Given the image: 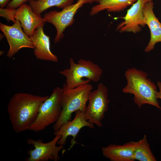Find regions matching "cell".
I'll return each mask as SVG.
<instances>
[{
	"label": "cell",
	"mask_w": 161,
	"mask_h": 161,
	"mask_svg": "<svg viewBox=\"0 0 161 161\" xmlns=\"http://www.w3.org/2000/svg\"><path fill=\"white\" fill-rule=\"evenodd\" d=\"M49 97L19 92L11 97L7 111L15 132L20 133L28 130L37 116L40 105Z\"/></svg>",
	"instance_id": "1"
},
{
	"label": "cell",
	"mask_w": 161,
	"mask_h": 161,
	"mask_svg": "<svg viewBox=\"0 0 161 161\" xmlns=\"http://www.w3.org/2000/svg\"><path fill=\"white\" fill-rule=\"evenodd\" d=\"M125 76L127 84L122 91L133 94L134 102L139 108L148 104L161 109L157 98V86L147 78L148 75L145 72L133 67L127 69Z\"/></svg>",
	"instance_id": "2"
},
{
	"label": "cell",
	"mask_w": 161,
	"mask_h": 161,
	"mask_svg": "<svg viewBox=\"0 0 161 161\" xmlns=\"http://www.w3.org/2000/svg\"><path fill=\"white\" fill-rule=\"evenodd\" d=\"M62 88V111L59 119L53 126L54 132L58 130L63 124L71 120L73 112L77 110L85 112L88 96L93 87L91 84L88 83L69 89L64 83Z\"/></svg>",
	"instance_id": "3"
},
{
	"label": "cell",
	"mask_w": 161,
	"mask_h": 161,
	"mask_svg": "<svg viewBox=\"0 0 161 161\" xmlns=\"http://www.w3.org/2000/svg\"><path fill=\"white\" fill-rule=\"evenodd\" d=\"M70 67L59 72L66 78L65 83L69 89H72L82 85L89 83L91 81H99L103 73L102 69L90 60L80 59L77 63L70 58Z\"/></svg>",
	"instance_id": "4"
},
{
	"label": "cell",
	"mask_w": 161,
	"mask_h": 161,
	"mask_svg": "<svg viewBox=\"0 0 161 161\" xmlns=\"http://www.w3.org/2000/svg\"><path fill=\"white\" fill-rule=\"evenodd\" d=\"M63 89L57 87L50 96L40 105L37 116L28 130L38 132L56 122L62 111L61 100Z\"/></svg>",
	"instance_id": "5"
},
{
	"label": "cell",
	"mask_w": 161,
	"mask_h": 161,
	"mask_svg": "<svg viewBox=\"0 0 161 161\" xmlns=\"http://www.w3.org/2000/svg\"><path fill=\"white\" fill-rule=\"evenodd\" d=\"M96 0H78L77 2L65 8L60 11L52 10L45 13L44 22L52 24L55 27L56 35L55 43L59 42L64 37V32L74 23V17L78 10L85 4L96 2Z\"/></svg>",
	"instance_id": "6"
},
{
	"label": "cell",
	"mask_w": 161,
	"mask_h": 161,
	"mask_svg": "<svg viewBox=\"0 0 161 161\" xmlns=\"http://www.w3.org/2000/svg\"><path fill=\"white\" fill-rule=\"evenodd\" d=\"M108 93L106 86L100 83L97 88L91 91L88 96L89 103L85 112V117L88 121L98 127L102 126V120L108 109L110 103Z\"/></svg>",
	"instance_id": "7"
},
{
	"label": "cell",
	"mask_w": 161,
	"mask_h": 161,
	"mask_svg": "<svg viewBox=\"0 0 161 161\" xmlns=\"http://www.w3.org/2000/svg\"><path fill=\"white\" fill-rule=\"evenodd\" d=\"M0 16L13 22L19 21L23 31L29 37L36 29L45 23L41 15L35 13L28 4H24L16 9L0 8Z\"/></svg>",
	"instance_id": "8"
},
{
	"label": "cell",
	"mask_w": 161,
	"mask_h": 161,
	"mask_svg": "<svg viewBox=\"0 0 161 161\" xmlns=\"http://www.w3.org/2000/svg\"><path fill=\"white\" fill-rule=\"evenodd\" d=\"M61 136L55 135L49 142L44 143L41 139L35 140L32 138L27 140V144L34 147L27 151L29 157L25 159L26 161H48L51 160L58 161L60 158L59 152L64 148V146L56 145Z\"/></svg>",
	"instance_id": "9"
},
{
	"label": "cell",
	"mask_w": 161,
	"mask_h": 161,
	"mask_svg": "<svg viewBox=\"0 0 161 161\" xmlns=\"http://www.w3.org/2000/svg\"><path fill=\"white\" fill-rule=\"evenodd\" d=\"M20 22L16 20L11 26L0 23V29L6 37L10 46L7 56L11 58L21 48L34 49V45L30 37L22 30Z\"/></svg>",
	"instance_id": "10"
},
{
	"label": "cell",
	"mask_w": 161,
	"mask_h": 161,
	"mask_svg": "<svg viewBox=\"0 0 161 161\" xmlns=\"http://www.w3.org/2000/svg\"><path fill=\"white\" fill-rule=\"evenodd\" d=\"M153 0H137L127 10L124 17H122L124 21L117 26L116 30L120 33L132 32L136 33L141 31L142 27L146 25L143 13L145 4Z\"/></svg>",
	"instance_id": "11"
},
{
	"label": "cell",
	"mask_w": 161,
	"mask_h": 161,
	"mask_svg": "<svg viewBox=\"0 0 161 161\" xmlns=\"http://www.w3.org/2000/svg\"><path fill=\"white\" fill-rule=\"evenodd\" d=\"M75 115L73 120L63 124L58 130L54 132L55 136H61L57 145L64 146L66 144L67 137L72 136L70 145L68 149L70 150L77 143L75 139L80 130L84 127H88L92 129L94 127V124L88 121L86 119L85 112L80 110L75 112Z\"/></svg>",
	"instance_id": "12"
},
{
	"label": "cell",
	"mask_w": 161,
	"mask_h": 161,
	"mask_svg": "<svg viewBox=\"0 0 161 161\" xmlns=\"http://www.w3.org/2000/svg\"><path fill=\"white\" fill-rule=\"evenodd\" d=\"M44 26L38 27L30 37L35 46L34 55L37 59L58 62L57 56L50 50V37L44 33Z\"/></svg>",
	"instance_id": "13"
},
{
	"label": "cell",
	"mask_w": 161,
	"mask_h": 161,
	"mask_svg": "<svg viewBox=\"0 0 161 161\" xmlns=\"http://www.w3.org/2000/svg\"><path fill=\"white\" fill-rule=\"evenodd\" d=\"M153 9L152 1L146 2L143 7L145 22L148 26L151 33L150 41L144 50L145 52L153 50L157 43L161 42V23L154 15Z\"/></svg>",
	"instance_id": "14"
},
{
	"label": "cell",
	"mask_w": 161,
	"mask_h": 161,
	"mask_svg": "<svg viewBox=\"0 0 161 161\" xmlns=\"http://www.w3.org/2000/svg\"><path fill=\"white\" fill-rule=\"evenodd\" d=\"M136 142L131 141L123 145L110 144L102 148L103 156L111 161H134Z\"/></svg>",
	"instance_id": "15"
},
{
	"label": "cell",
	"mask_w": 161,
	"mask_h": 161,
	"mask_svg": "<svg viewBox=\"0 0 161 161\" xmlns=\"http://www.w3.org/2000/svg\"><path fill=\"white\" fill-rule=\"evenodd\" d=\"M137 0H96L97 4L92 7L89 14L93 16L105 10L109 12H120L129 6L132 5Z\"/></svg>",
	"instance_id": "16"
},
{
	"label": "cell",
	"mask_w": 161,
	"mask_h": 161,
	"mask_svg": "<svg viewBox=\"0 0 161 161\" xmlns=\"http://www.w3.org/2000/svg\"><path fill=\"white\" fill-rule=\"evenodd\" d=\"M74 0H29L28 5L36 14L41 15L52 7L63 9L72 4Z\"/></svg>",
	"instance_id": "17"
},
{
	"label": "cell",
	"mask_w": 161,
	"mask_h": 161,
	"mask_svg": "<svg viewBox=\"0 0 161 161\" xmlns=\"http://www.w3.org/2000/svg\"><path fill=\"white\" fill-rule=\"evenodd\" d=\"M134 157L135 160L140 161H157L150 148L145 134L142 139L136 142Z\"/></svg>",
	"instance_id": "18"
},
{
	"label": "cell",
	"mask_w": 161,
	"mask_h": 161,
	"mask_svg": "<svg viewBox=\"0 0 161 161\" xmlns=\"http://www.w3.org/2000/svg\"><path fill=\"white\" fill-rule=\"evenodd\" d=\"M29 0H11L7 5L6 8L10 9H16Z\"/></svg>",
	"instance_id": "19"
},
{
	"label": "cell",
	"mask_w": 161,
	"mask_h": 161,
	"mask_svg": "<svg viewBox=\"0 0 161 161\" xmlns=\"http://www.w3.org/2000/svg\"><path fill=\"white\" fill-rule=\"evenodd\" d=\"M157 85L159 89V91L157 92V99L159 98L161 99V82L158 81Z\"/></svg>",
	"instance_id": "20"
},
{
	"label": "cell",
	"mask_w": 161,
	"mask_h": 161,
	"mask_svg": "<svg viewBox=\"0 0 161 161\" xmlns=\"http://www.w3.org/2000/svg\"><path fill=\"white\" fill-rule=\"evenodd\" d=\"M11 1V0H0V8H4Z\"/></svg>",
	"instance_id": "21"
},
{
	"label": "cell",
	"mask_w": 161,
	"mask_h": 161,
	"mask_svg": "<svg viewBox=\"0 0 161 161\" xmlns=\"http://www.w3.org/2000/svg\"><path fill=\"white\" fill-rule=\"evenodd\" d=\"M4 53V51H0V55H2Z\"/></svg>",
	"instance_id": "22"
}]
</instances>
